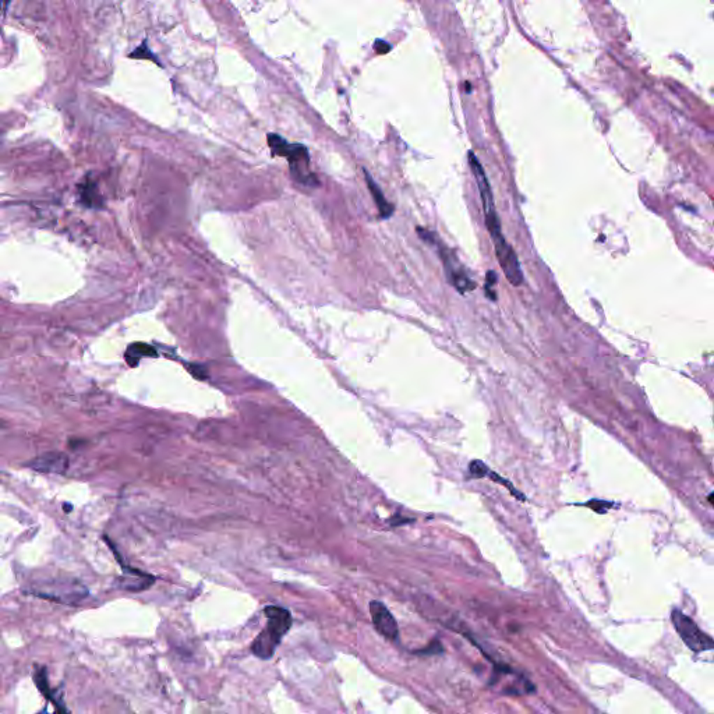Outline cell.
Listing matches in <instances>:
<instances>
[{"label":"cell","mask_w":714,"mask_h":714,"mask_svg":"<svg viewBox=\"0 0 714 714\" xmlns=\"http://www.w3.org/2000/svg\"><path fill=\"white\" fill-rule=\"evenodd\" d=\"M470 477H485L487 471L489 470L481 460H473L470 463Z\"/></svg>","instance_id":"cell-15"},{"label":"cell","mask_w":714,"mask_h":714,"mask_svg":"<svg viewBox=\"0 0 714 714\" xmlns=\"http://www.w3.org/2000/svg\"><path fill=\"white\" fill-rule=\"evenodd\" d=\"M365 181H367V185H368V188H370V192H371V195H372V198H374V201H375V205H377V208H378V211H379L381 218H389V216L393 213V205H390V204L386 201V198H385V195L382 194L381 188L378 187V184L372 180V177H371L367 172H365Z\"/></svg>","instance_id":"cell-12"},{"label":"cell","mask_w":714,"mask_h":714,"mask_svg":"<svg viewBox=\"0 0 714 714\" xmlns=\"http://www.w3.org/2000/svg\"><path fill=\"white\" fill-rule=\"evenodd\" d=\"M152 56H153V54L148 50V47L145 46V42H144V43H142L137 50H134L132 53H130V57H134V59H153ZM153 60H155V59H153Z\"/></svg>","instance_id":"cell-16"},{"label":"cell","mask_w":714,"mask_h":714,"mask_svg":"<svg viewBox=\"0 0 714 714\" xmlns=\"http://www.w3.org/2000/svg\"><path fill=\"white\" fill-rule=\"evenodd\" d=\"M370 615L372 625L375 630L385 639L395 641L399 636V628L396 623V619L390 614V611L377 600H372L370 602Z\"/></svg>","instance_id":"cell-7"},{"label":"cell","mask_w":714,"mask_h":714,"mask_svg":"<svg viewBox=\"0 0 714 714\" xmlns=\"http://www.w3.org/2000/svg\"><path fill=\"white\" fill-rule=\"evenodd\" d=\"M268 145L273 155L286 158L290 166V173L297 183L307 187H315L318 184L315 174L308 170L310 155L304 145L289 144L284 138L273 132L268 134Z\"/></svg>","instance_id":"cell-2"},{"label":"cell","mask_w":714,"mask_h":714,"mask_svg":"<svg viewBox=\"0 0 714 714\" xmlns=\"http://www.w3.org/2000/svg\"><path fill=\"white\" fill-rule=\"evenodd\" d=\"M671 621H672V625H674L676 633L681 636L682 641L692 651L700 653V651L713 650L714 640L707 633L700 630V628L696 625V622L692 618H689L688 615H685L683 612H681L678 609H674L671 614Z\"/></svg>","instance_id":"cell-5"},{"label":"cell","mask_w":714,"mask_h":714,"mask_svg":"<svg viewBox=\"0 0 714 714\" xmlns=\"http://www.w3.org/2000/svg\"><path fill=\"white\" fill-rule=\"evenodd\" d=\"M374 47H375L377 53H386V52L390 50V45L388 42H385V40H381V39H377L374 42Z\"/></svg>","instance_id":"cell-17"},{"label":"cell","mask_w":714,"mask_h":714,"mask_svg":"<svg viewBox=\"0 0 714 714\" xmlns=\"http://www.w3.org/2000/svg\"><path fill=\"white\" fill-rule=\"evenodd\" d=\"M442 255H443L442 258H443V262H445V272H446L448 280L455 286V289L459 290L460 293H466V291L473 290L476 287V283L467 276V273L457 264V261L455 258L446 257L445 252H442Z\"/></svg>","instance_id":"cell-10"},{"label":"cell","mask_w":714,"mask_h":714,"mask_svg":"<svg viewBox=\"0 0 714 714\" xmlns=\"http://www.w3.org/2000/svg\"><path fill=\"white\" fill-rule=\"evenodd\" d=\"M79 202L88 208H99L102 205V198L98 192V187L93 181L86 180L85 184L79 187Z\"/></svg>","instance_id":"cell-14"},{"label":"cell","mask_w":714,"mask_h":714,"mask_svg":"<svg viewBox=\"0 0 714 714\" xmlns=\"http://www.w3.org/2000/svg\"><path fill=\"white\" fill-rule=\"evenodd\" d=\"M467 158H469L471 170L474 173L476 181H477V185H478V191H480V197H481V204H483V211H484V218H485V226L488 229V233H489L492 241H496V240L502 238L503 236H502V231H501V222H499V218H498V213H496V209H495L494 197H492V191H491L488 178L485 176V172H484L481 163L477 160V158L474 156V153L471 151L467 153Z\"/></svg>","instance_id":"cell-4"},{"label":"cell","mask_w":714,"mask_h":714,"mask_svg":"<svg viewBox=\"0 0 714 714\" xmlns=\"http://www.w3.org/2000/svg\"><path fill=\"white\" fill-rule=\"evenodd\" d=\"M156 350L146 343H131L124 354V358L130 367H135L142 357H156Z\"/></svg>","instance_id":"cell-13"},{"label":"cell","mask_w":714,"mask_h":714,"mask_svg":"<svg viewBox=\"0 0 714 714\" xmlns=\"http://www.w3.org/2000/svg\"><path fill=\"white\" fill-rule=\"evenodd\" d=\"M68 456L64 452H46L42 453L32 460H29L25 466L40 473H52V474H64L68 469Z\"/></svg>","instance_id":"cell-8"},{"label":"cell","mask_w":714,"mask_h":714,"mask_svg":"<svg viewBox=\"0 0 714 714\" xmlns=\"http://www.w3.org/2000/svg\"><path fill=\"white\" fill-rule=\"evenodd\" d=\"M33 681H35V685L36 688L39 689V692L49 700L52 701V704L56 708V714H70L68 708L66 707V704L63 703L61 697L57 696L56 690L52 689L50 683H49V678H47V669L46 667H42V665H35L33 667Z\"/></svg>","instance_id":"cell-9"},{"label":"cell","mask_w":714,"mask_h":714,"mask_svg":"<svg viewBox=\"0 0 714 714\" xmlns=\"http://www.w3.org/2000/svg\"><path fill=\"white\" fill-rule=\"evenodd\" d=\"M25 593L61 604H79L88 595V590L82 583L68 577L35 582Z\"/></svg>","instance_id":"cell-3"},{"label":"cell","mask_w":714,"mask_h":714,"mask_svg":"<svg viewBox=\"0 0 714 714\" xmlns=\"http://www.w3.org/2000/svg\"><path fill=\"white\" fill-rule=\"evenodd\" d=\"M121 568L124 569V576L120 580V586L130 591H141L148 588L153 583V577L148 573H144L138 569L130 568L121 562Z\"/></svg>","instance_id":"cell-11"},{"label":"cell","mask_w":714,"mask_h":714,"mask_svg":"<svg viewBox=\"0 0 714 714\" xmlns=\"http://www.w3.org/2000/svg\"><path fill=\"white\" fill-rule=\"evenodd\" d=\"M264 612L266 616V626L251 643V651L261 660H269L275 654L283 636L289 632L293 619L286 608L278 605H268Z\"/></svg>","instance_id":"cell-1"},{"label":"cell","mask_w":714,"mask_h":714,"mask_svg":"<svg viewBox=\"0 0 714 714\" xmlns=\"http://www.w3.org/2000/svg\"><path fill=\"white\" fill-rule=\"evenodd\" d=\"M494 247L496 252V259L508 282L513 286H520L523 282V272L513 247L505 240V237L494 241Z\"/></svg>","instance_id":"cell-6"},{"label":"cell","mask_w":714,"mask_h":714,"mask_svg":"<svg viewBox=\"0 0 714 714\" xmlns=\"http://www.w3.org/2000/svg\"><path fill=\"white\" fill-rule=\"evenodd\" d=\"M63 506H64V510H66V512H70V510H71V505H67V503H64Z\"/></svg>","instance_id":"cell-18"}]
</instances>
